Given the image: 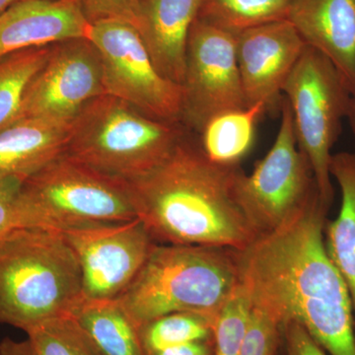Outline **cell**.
Here are the masks:
<instances>
[{
    "mask_svg": "<svg viewBox=\"0 0 355 355\" xmlns=\"http://www.w3.org/2000/svg\"><path fill=\"white\" fill-rule=\"evenodd\" d=\"M282 93L291 106L299 150L307 159L320 198L330 209L335 198L331 148L349 114L352 93L331 60L306 46Z\"/></svg>",
    "mask_w": 355,
    "mask_h": 355,
    "instance_id": "7",
    "label": "cell"
},
{
    "mask_svg": "<svg viewBox=\"0 0 355 355\" xmlns=\"http://www.w3.org/2000/svg\"><path fill=\"white\" fill-rule=\"evenodd\" d=\"M88 22L123 20L139 24L140 0H79Z\"/></svg>",
    "mask_w": 355,
    "mask_h": 355,
    "instance_id": "27",
    "label": "cell"
},
{
    "mask_svg": "<svg viewBox=\"0 0 355 355\" xmlns=\"http://www.w3.org/2000/svg\"><path fill=\"white\" fill-rule=\"evenodd\" d=\"M150 355H214V345L212 340L187 343L159 350Z\"/></svg>",
    "mask_w": 355,
    "mask_h": 355,
    "instance_id": "30",
    "label": "cell"
},
{
    "mask_svg": "<svg viewBox=\"0 0 355 355\" xmlns=\"http://www.w3.org/2000/svg\"><path fill=\"white\" fill-rule=\"evenodd\" d=\"M182 125L196 133L216 114L247 108L236 34L197 18L186 53Z\"/></svg>",
    "mask_w": 355,
    "mask_h": 355,
    "instance_id": "10",
    "label": "cell"
},
{
    "mask_svg": "<svg viewBox=\"0 0 355 355\" xmlns=\"http://www.w3.org/2000/svg\"><path fill=\"white\" fill-rule=\"evenodd\" d=\"M305 42L288 20L277 21L236 34V55L247 107L279 99Z\"/></svg>",
    "mask_w": 355,
    "mask_h": 355,
    "instance_id": "13",
    "label": "cell"
},
{
    "mask_svg": "<svg viewBox=\"0 0 355 355\" xmlns=\"http://www.w3.org/2000/svg\"><path fill=\"white\" fill-rule=\"evenodd\" d=\"M137 218L130 184L64 153L21 184L16 228L62 232L91 223Z\"/></svg>",
    "mask_w": 355,
    "mask_h": 355,
    "instance_id": "5",
    "label": "cell"
},
{
    "mask_svg": "<svg viewBox=\"0 0 355 355\" xmlns=\"http://www.w3.org/2000/svg\"><path fill=\"white\" fill-rule=\"evenodd\" d=\"M329 207L319 193L282 227L237 251L240 282L253 304L282 324H300L330 355H355L349 288L324 246Z\"/></svg>",
    "mask_w": 355,
    "mask_h": 355,
    "instance_id": "1",
    "label": "cell"
},
{
    "mask_svg": "<svg viewBox=\"0 0 355 355\" xmlns=\"http://www.w3.org/2000/svg\"><path fill=\"white\" fill-rule=\"evenodd\" d=\"M22 182L0 180V240L16 228V202Z\"/></svg>",
    "mask_w": 355,
    "mask_h": 355,
    "instance_id": "29",
    "label": "cell"
},
{
    "mask_svg": "<svg viewBox=\"0 0 355 355\" xmlns=\"http://www.w3.org/2000/svg\"><path fill=\"white\" fill-rule=\"evenodd\" d=\"M239 284L235 250L155 243L137 277L118 298L139 328L180 312L200 315L214 324Z\"/></svg>",
    "mask_w": 355,
    "mask_h": 355,
    "instance_id": "3",
    "label": "cell"
},
{
    "mask_svg": "<svg viewBox=\"0 0 355 355\" xmlns=\"http://www.w3.org/2000/svg\"><path fill=\"white\" fill-rule=\"evenodd\" d=\"M282 343L286 355H327L326 350L313 338V336L294 321L282 324Z\"/></svg>",
    "mask_w": 355,
    "mask_h": 355,
    "instance_id": "28",
    "label": "cell"
},
{
    "mask_svg": "<svg viewBox=\"0 0 355 355\" xmlns=\"http://www.w3.org/2000/svg\"><path fill=\"white\" fill-rule=\"evenodd\" d=\"M81 297L80 268L62 233L18 227L0 240V324L27 333L69 315Z\"/></svg>",
    "mask_w": 355,
    "mask_h": 355,
    "instance_id": "4",
    "label": "cell"
},
{
    "mask_svg": "<svg viewBox=\"0 0 355 355\" xmlns=\"http://www.w3.org/2000/svg\"><path fill=\"white\" fill-rule=\"evenodd\" d=\"M286 20L331 60L355 94V0H292Z\"/></svg>",
    "mask_w": 355,
    "mask_h": 355,
    "instance_id": "15",
    "label": "cell"
},
{
    "mask_svg": "<svg viewBox=\"0 0 355 355\" xmlns=\"http://www.w3.org/2000/svg\"><path fill=\"white\" fill-rule=\"evenodd\" d=\"M347 118L349 119L350 125H352V132L355 137V94L352 98V104H350L349 114Z\"/></svg>",
    "mask_w": 355,
    "mask_h": 355,
    "instance_id": "32",
    "label": "cell"
},
{
    "mask_svg": "<svg viewBox=\"0 0 355 355\" xmlns=\"http://www.w3.org/2000/svg\"><path fill=\"white\" fill-rule=\"evenodd\" d=\"M282 323L270 311L253 304L240 355H277Z\"/></svg>",
    "mask_w": 355,
    "mask_h": 355,
    "instance_id": "26",
    "label": "cell"
},
{
    "mask_svg": "<svg viewBox=\"0 0 355 355\" xmlns=\"http://www.w3.org/2000/svg\"><path fill=\"white\" fill-rule=\"evenodd\" d=\"M0 355H36L28 338L16 340L6 336L0 342Z\"/></svg>",
    "mask_w": 355,
    "mask_h": 355,
    "instance_id": "31",
    "label": "cell"
},
{
    "mask_svg": "<svg viewBox=\"0 0 355 355\" xmlns=\"http://www.w3.org/2000/svg\"><path fill=\"white\" fill-rule=\"evenodd\" d=\"M146 355L183 345L212 340V322L193 313H172L147 322L139 328Z\"/></svg>",
    "mask_w": 355,
    "mask_h": 355,
    "instance_id": "23",
    "label": "cell"
},
{
    "mask_svg": "<svg viewBox=\"0 0 355 355\" xmlns=\"http://www.w3.org/2000/svg\"><path fill=\"white\" fill-rule=\"evenodd\" d=\"M239 164L212 162L188 132L148 171L128 180L154 241L242 251L259 237L239 197Z\"/></svg>",
    "mask_w": 355,
    "mask_h": 355,
    "instance_id": "2",
    "label": "cell"
},
{
    "mask_svg": "<svg viewBox=\"0 0 355 355\" xmlns=\"http://www.w3.org/2000/svg\"><path fill=\"white\" fill-rule=\"evenodd\" d=\"M103 94L101 58L94 44L88 38L53 44L46 64L28 86L19 120L71 123L89 102Z\"/></svg>",
    "mask_w": 355,
    "mask_h": 355,
    "instance_id": "12",
    "label": "cell"
},
{
    "mask_svg": "<svg viewBox=\"0 0 355 355\" xmlns=\"http://www.w3.org/2000/svg\"><path fill=\"white\" fill-rule=\"evenodd\" d=\"M70 123L22 119L0 132V180L25 181L64 153Z\"/></svg>",
    "mask_w": 355,
    "mask_h": 355,
    "instance_id": "17",
    "label": "cell"
},
{
    "mask_svg": "<svg viewBox=\"0 0 355 355\" xmlns=\"http://www.w3.org/2000/svg\"><path fill=\"white\" fill-rule=\"evenodd\" d=\"M19 1V0H0V14L4 12L6 9H8L9 7L13 6L16 2Z\"/></svg>",
    "mask_w": 355,
    "mask_h": 355,
    "instance_id": "33",
    "label": "cell"
},
{
    "mask_svg": "<svg viewBox=\"0 0 355 355\" xmlns=\"http://www.w3.org/2000/svg\"><path fill=\"white\" fill-rule=\"evenodd\" d=\"M266 110L258 103L210 119L198 133L203 153L217 164H239L253 146L257 123Z\"/></svg>",
    "mask_w": 355,
    "mask_h": 355,
    "instance_id": "20",
    "label": "cell"
},
{
    "mask_svg": "<svg viewBox=\"0 0 355 355\" xmlns=\"http://www.w3.org/2000/svg\"><path fill=\"white\" fill-rule=\"evenodd\" d=\"M51 46H37L0 58V132L19 121L28 86L50 55Z\"/></svg>",
    "mask_w": 355,
    "mask_h": 355,
    "instance_id": "21",
    "label": "cell"
},
{
    "mask_svg": "<svg viewBox=\"0 0 355 355\" xmlns=\"http://www.w3.org/2000/svg\"><path fill=\"white\" fill-rule=\"evenodd\" d=\"M60 233L76 254L83 296L89 299L120 297L139 275L155 244L139 217L84 224Z\"/></svg>",
    "mask_w": 355,
    "mask_h": 355,
    "instance_id": "11",
    "label": "cell"
},
{
    "mask_svg": "<svg viewBox=\"0 0 355 355\" xmlns=\"http://www.w3.org/2000/svg\"><path fill=\"white\" fill-rule=\"evenodd\" d=\"M79 0H19L0 14V58L37 46L88 38Z\"/></svg>",
    "mask_w": 355,
    "mask_h": 355,
    "instance_id": "14",
    "label": "cell"
},
{
    "mask_svg": "<svg viewBox=\"0 0 355 355\" xmlns=\"http://www.w3.org/2000/svg\"><path fill=\"white\" fill-rule=\"evenodd\" d=\"M88 39L99 51L106 94L156 120L182 125L183 88L158 71L135 25L98 21L91 23Z\"/></svg>",
    "mask_w": 355,
    "mask_h": 355,
    "instance_id": "8",
    "label": "cell"
},
{
    "mask_svg": "<svg viewBox=\"0 0 355 355\" xmlns=\"http://www.w3.org/2000/svg\"><path fill=\"white\" fill-rule=\"evenodd\" d=\"M292 0H203L198 17L238 33L286 20Z\"/></svg>",
    "mask_w": 355,
    "mask_h": 355,
    "instance_id": "22",
    "label": "cell"
},
{
    "mask_svg": "<svg viewBox=\"0 0 355 355\" xmlns=\"http://www.w3.org/2000/svg\"><path fill=\"white\" fill-rule=\"evenodd\" d=\"M203 0H140L139 30L156 69L182 86L191 26Z\"/></svg>",
    "mask_w": 355,
    "mask_h": 355,
    "instance_id": "16",
    "label": "cell"
},
{
    "mask_svg": "<svg viewBox=\"0 0 355 355\" xmlns=\"http://www.w3.org/2000/svg\"><path fill=\"white\" fill-rule=\"evenodd\" d=\"M69 315L83 327L102 355H146L139 327L119 298L83 296Z\"/></svg>",
    "mask_w": 355,
    "mask_h": 355,
    "instance_id": "19",
    "label": "cell"
},
{
    "mask_svg": "<svg viewBox=\"0 0 355 355\" xmlns=\"http://www.w3.org/2000/svg\"><path fill=\"white\" fill-rule=\"evenodd\" d=\"M186 132L109 94L89 102L70 123L64 154L98 171L132 180L157 164Z\"/></svg>",
    "mask_w": 355,
    "mask_h": 355,
    "instance_id": "6",
    "label": "cell"
},
{
    "mask_svg": "<svg viewBox=\"0 0 355 355\" xmlns=\"http://www.w3.org/2000/svg\"><path fill=\"white\" fill-rule=\"evenodd\" d=\"M26 335L36 355H102L71 315L49 320Z\"/></svg>",
    "mask_w": 355,
    "mask_h": 355,
    "instance_id": "24",
    "label": "cell"
},
{
    "mask_svg": "<svg viewBox=\"0 0 355 355\" xmlns=\"http://www.w3.org/2000/svg\"><path fill=\"white\" fill-rule=\"evenodd\" d=\"M330 173L340 186L342 205L335 220L326 222L324 246L349 288L355 329V153L331 156Z\"/></svg>",
    "mask_w": 355,
    "mask_h": 355,
    "instance_id": "18",
    "label": "cell"
},
{
    "mask_svg": "<svg viewBox=\"0 0 355 355\" xmlns=\"http://www.w3.org/2000/svg\"><path fill=\"white\" fill-rule=\"evenodd\" d=\"M253 302L240 282L212 324L214 355H240Z\"/></svg>",
    "mask_w": 355,
    "mask_h": 355,
    "instance_id": "25",
    "label": "cell"
},
{
    "mask_svg": "<svg viewBox=\"0 0 355 355\" xmlns=\"http://www.w3.org/2000/svg\"><path fill=\"white\" fill-rule=\"evenodd\" d=\"M280 110L282 121L272 148L239 182L240 200L260 236L291 220L319 193L309 163L299 150L286 98Z\"/></svg>",
    "mask_w": 355,
    "mask_h": 355,
    "instance_id": "9",
    "label": "cell"
}]
</instances>
